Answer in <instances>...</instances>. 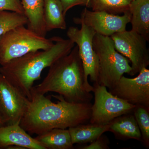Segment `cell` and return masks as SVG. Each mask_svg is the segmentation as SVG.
Here are the masks:
<instances>
[{"label": "cell", "instance_id": "obj_20", "mask_svg": "<svg viewBox=\"0 0 149 149\" xmlns=\"http://www.w3.org/2000/svg\"><path fill=\"white\" fill-rule=\"evenodd\" d=\"M28 23L24 14L9 11H0V37L11 29Z\"/></svg>", "mask_w": 149, "mask_h": 149}, {"label": "cell", "instance_id": "obj_1", "mask_svg": "<svg viewBox=\"0 0 149 149\" xmlns=\"http://www.w3.org/2000/svg\"><path fill=\"white\" fill-rule=\"evenodd\" d=\"M53 97L57 102L45 95L31 93L27 111L19 123L29 134L38 135L55 128L67 129L90 120L91 102H71L60 95Z\"/></svg>", "mask_w": 149, "mask_h": 149}, {"label": "cell", "instance_id": "obj_6", "mask_svg": "<svg viewBox=\"0 0 149 149\" xmlns=\"http://www.w3.org/2000/svg\"><path fill=\"white\" fill-rule=\"evenodd\" d=\"M94 104L91 106L90 123L109 124L114 118L132 113L136 106L111 94L105 86L94 83Z\"/></svg>", "mask_w": 149, "mask_h": 149}, {"label": "cell", "instance_id": "obj_10", "mask_svg": "<svg viewBox=\"0 0 149 149\" xmlns=\"http://www.w3.org/2000/svg\"><path fill=\"white\" fill-rule=\"evenodd\" d=\"M130 20L129 11L119 15L106 12L90 10L87 8L83 10L80 17L73 18L75 24L83 23L94 29L96 34L107 37L125 31L126 25Z\"/></svg>", "mask_w": 149, "mask_h": 149}, {"label": "cell", "instance_id": "obj_16", "mask_svg": "<svg viewBox=\"0 0 149 149\" xmlns=\"http://www.w3.org/2000/svg\"><path fill=\"white\" fill-rule=\"evenodd\" d=\"M109 124L105 125L80 124L68 128L72 144L91 143L109 131Z\"/></svg>", "mask_w": 149, "mask_h": 149}, {"label": "cell", "instance_id": "obj_18", "mask_svg": "<svg viewBox=\"0 0 149 149\" xmlns=\"http://www.w3.org/2000/svg\"><path fill=\"white\" fill-rule=\"evenodd\" d=\"M44 15L47 32L54 29H66L65 16L60 0H44Z\"/></svg>", "mask_w": 149, "mask_h": 149}, {"label": "cell", "instance_id": "obj_8", "mask_svg": "<svg viewBox=\"0 0 149 149\" xmlns=\"http://www.w3.org/2000/svg\"><path fill=\"white\" fill-rule=\"evenodd\" d=\"M80 29L71 26L67 35L70 40L76 44L82 61L85 80L97 83L98 77L99 61L93 47V40L96 32L91 27L82 23Z\"/></svg>", "mask_w": 149, "mask_h": 149}, {"label": "cell", "instance_id": "obj_13", "mask_svg": "<svg viewBox=\"0 0 149 149\" xmlns=\"http://www.w3.org/2000/svg\"><path fill=\"white\" fill-rule=\"evenodd\" d=\"M131 30L149 41V0H133L129 6Z\"/></svg>", "mask_w": 149, "mask_h": 149}, {"label": "cell", "instance_id": "obj_5", "mask_svg": "<svg viewBox=\"0 0 149 149\" xmlns=\"http://www.w3.org/2000/svg\"><path fill=\"white\" fill-rule=\"evenodd\" d=\"M24 26L11 29L0 37L1 66L30 52L45 50L53 45L52 38L47 39Z\"/></svg>", "mask_w": 149, "mask_h": 149}, {"label": "cell", "instance_id": "obj_19", "mask_svg": "<svg viewBox=\"0 0 149 149\" xmlns=\"http://www.w3.org/2000/svg\"><path fill=\"white\" fill-rule=\"evenodd\" d=\"M132 0H90L88 8L95 11H104L114 15L124 13L129 11Z\"/></svg>", "mask_w": 149, "mask_h": 149}, {"label": "cell", "instance_id": "obj_25", "mask_svg": "<svg viewBox=\"0 0 149 149\" xmlns=\"http://www.w3.org/2000/svg\"><path fill=\"white\" fill-rule=\"evenodd\" d=\"M5 125H6L5 124L4 122L3 121L2 118L0 116V127H1V126Z\"/></svg>", "mask_w": 149, "mask_h": 149}, {"label": "cell", "instance_id": "obj_21", "mask_svg": "<svg viewBox=\"0 0 149 149\" xmlns=\"http://www.w3.org/2000/svg\"><path fill=\"white\" fill-rule=\"evenodd\" d=\"M133 115L141 131L142 142L146 148L149 147V107L136 106Z\"/></svg>", "mask_w": 149, "mask_h": 149}, {"label": "cell", "instance_id": "obj_22", "mask_svg": "<svg viewBox=\"0 0 149 149\" xmlns=\"http://www.w3.org/2000/svg\"><path fill=\"white\" fill-rule=\"evenodd\" d=\"M1 10L9 11L24 14V9L20 0H0V11Z\"/></svg>", "mask_w": 149, "mask_h": 149}, {"label": "cell", "instance_id": "obj_14", "mask_svg": "<svg viewBox=\"0 0 149 149\" xmlns=\"http://www.w3.org/2000/svg\"><path fill=\"white\" fill-rule=\"evenodd\" d=\"M109 131L121 140L134 139L142 142L141 131L132 113L114 118L109 123Z\"/></svg>", "mask_w": 149, "mask_h": 149}, {"label": "cell", "instance_id": "obj_7", "mask_svg": "<svg viewBox=\"0 0 149 149\" xmlns=\"http://www.w3.org/2000/svg\"><path fill=\"white\" fill-rule=\"evenodd\" d=\"M116 50L131 62L130 74H139L149 65V51L147 41L143 36L132 30L115 33L111 37Z\"/></svg>", "mask_w": 149, "mask_h": 149}, {"label": "cell", "instance_id": "obj_26", "mask_svg": "<svg viewBox=\"0 0 149 149\" xmlns=\"http://www.w3.org/2000/svg\"><path fill=\"white\" fill-rule=\"evenodd\" d=\"M132 1H133V0H132Z\"/></svg>", "mask_w": 149, "mask_h": 149}, {"label": "cell", "instance_id": "obj_4", "mask_svg": "<svg viewBox=\"0 0 149 149\" xmlns=\"http://www.w3.org/2000/svg\"><path fill=\"white\" fill-rule=\"evenodd\" d=\"M94 51L99 61L97 83L110 91L125 73L130 74L131 65L128 58L116 50L111 38L96 34L93 40Z\"/></svg>", "mask_w": 149, "mask_h": 149}, {"label": "cell", "instance_id": "obj_15", "mask_svg": "<svg viewBox=\"0 0 149 149\" xmlns=\"http://www.w3.org/2000/svg\"><path fill=\"white\" fill-rule=\"evenodd\" d=\"M20 1L28 20L27 28L45 37L47 32L44 20V0H20Z\"/></svg>", "mask_w": 149, "mask_h": 149}, {"label": "cell", "instance_id": "obj_17", "mask_svg": "<svg viewBox=\"0 0 149 149\" xmlns=\"http://www.w3.org/2000/svg\"><path fill=\"white\" fill-rule=\"evenodd\" d=\"M45 149H71L73 145L68 129L55 128L35 138Z\"/></svg>", "mask_w": 149, "mask_h": 149}, {"label": "cell", "instance_id": "obj_3", "mask_svg": "<svg viewBox=\"0 0 149 149\" xmlns=\"http://www.w3.org/2000/svg\"><path fill=\"white\" fill-rule=\"evenodd\" d=\"M52 38L54 44L49 49L30 52L0 67V73L29 100L34 82L40 79L43 70L68 54L75 46L69 39Z\"/></svg>", "mask_w": 149, "mask_h": 149}, {"label": "cell", "instance_id": "obj_12", "mask_svg": "<svg viewBox=\"0 0 149 149\" xmlns=\"http://www.w3.org/2000/svg\"><path fill=\"white\" fill-rule=\"evenodd\" d=\"M11 146L24 149H45L18 124L0 127V149H7Z\"/></svg>", "mask_w": 149, "mask_h": 149}, {"label": "cell", "instance_id": "obj_24", "mask_svg": "<svg viewBox=\"0 0 149 149\" xmlns=\"http://www.w3.org/2000/svg\"><path fill=\"white\" fill-rule=\"evenodd\" d=\"M63 8V14L65 16L70 8L76 6H85L88 8L90 0H60Z\"/></svg>", "mask_w": 149, "mask_h": 149}, {"label": "cell", "instance_id": "obj_11", "mask_svg": "<svg viewBox=\"0 0 149 149\" xmlns=\"http://www.w3.org/2000/svg\"><path fill=\"white\" fill-rule=\"evenodd\" d=\"M109 91L129 103L149 107V70L143 68L134 78L123 75L115 87Z\"/></svg>", "mask_w": 149, "mask_h": 149}, {"label": "cell", "instance_id": "obj_23", "mask_svg": "<svg viewBox=\"0 0 149 149\" xmlns=\"http://www.w3.org/2000/svg\"><path fill=\"white\" fill-rule=\"evenodd\" d=\"M81 149H109V141L106 136H100L89 145L80 147Z\"/></svg>", "mask_w": 149, "mask_h": 149}, {"label": "cell", "instance_id": "obj_2", "mask_svg": "<svg viewBox=\"0 0 149 149\" xmlns=\"http://www.w3.org/2000/svg\"><path fill=\"white\" fill-rule=\"evenodd\" d=\"M94 87L85 80L78 47L74 46L68 54L59 59L49 67L42 83L33 86L31 93L45 95L54 92L67 101L91 103Z\"/></svg>", "mask_w": 149, "mask_h": 149}, {"label": "cell", "instance_id": "obj_9", "mask_svg": "<svg viewBox=\"0 0 149 149\" xmlns=\"http://www.w3.org/2000/svg\"><path fill=\"white\" fill-rule=\"evenodd\" d=\"M29 100L0 73V116L6 125L19 124Z\"/></svg>", "mask_w": 149, "mask_h": 149}]
</instances>
